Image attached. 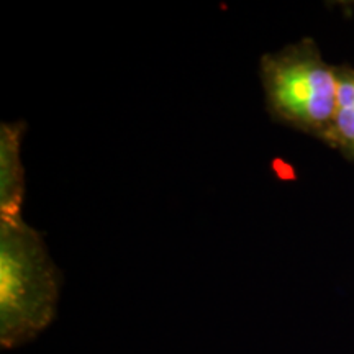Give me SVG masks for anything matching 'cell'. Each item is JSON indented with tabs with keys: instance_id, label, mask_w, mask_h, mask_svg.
Listing matches in <instances>:
<instances>
[{
	"instance_id": "obj_1",
	"label": "cell",
	"mask_w": 354,
	"mask_h": 354,
	"mask_svg": "<svg viewBox=\"0 0 354 354\" xmlns=\"http://www.w3.org/2000/svg\"><path fill=\"white\" fill-rule=\"evenodd\" d=\"M59 269L41 233L20 218H0V344L13 349L37 339L56 318Z\"/></svg>"
},
{
	"instance_id": "obj_2",
	"label": "cell",
	"mask_w": 354,
	"mask_h": 354,
	"mask_svg": "<svg viewBox=\"0 0 354 354\" xmlns=\"http://www.w3.org/2000/svg\"><path fill=\"white\" fill-rule=\"evenodd\" d=\"M258 76L274 123L325 143L338 104V66L313 38H302L259 57Z\"/></svg>"
},
{
	"instance_id": "obj_3",
	"label": "cell",
	"mask_w": 354,
	"mask_h": 354,
	"mask_svg": "<svg viewBox=\"0 0 354 354\" xmlns=\"http://www.w3.org/2000/svg\"><path fill=\"white\" fill-rule=\"evenodd\" d=\"M25 122L0 125V218H20L25 201V169L21 162Z\"/></svg>"
},
{
	"instance_id": "obj_4",
	"label": "cell",
	"mask_w": 354,
	"mask_h": 354,
	"mask_svg": "<svg viewBox=\"0 0 354 354\" xmlns=\"http://www.w3.org/2000/svg\"><path fill=\"white\" fill-rule=\"evenodd\" d=\"M325 145L354 162V68L338 66V104Z\"/></svg>"
},
{
	"instance_id": "obj_5",
	"label": "cell",
	"mask_w": 354,
	"mask_h": 354,
	"mask_svg": "<svg viewBox=\"0 0 354 354\" xmlns=\"http://www.w3.org/2000/svg\"><path fill=\"white\" fill-rule=\"evenodd\" d=\"M351 6H354V2H353V3H351Z\"/></svg>"
}]
</instances>
